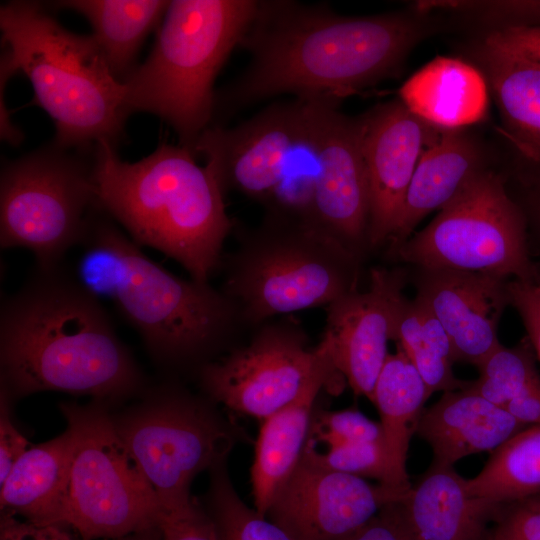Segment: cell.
Segmentation results:
<instances>
[{
	"label": "cell",
	"mask_w": 540,
	"mask_h": 540,
	"mask_svg": "<svg viewBox=\"0 0 540 540\" xmlns=\"http://www.w3.org/2000/svg\"><path fill=\"white\" fill-rule=\"evenodd\" d=\"M254 0H173L147 59L124 81L128 112L168 123L192 152L214 115L215 78L250 25Z\"/></svg>",
	"instance_id": "8992f818"
},
{
	"label": "cell",
	"mask_w": 540,
	"mask_h": 540,
	"mask_svg": "<svg viewBox=\"0 0 540 540\" xmlns=\"http://www.w3.org/2000/svg\"><path fill=\"white\" fill-rule=\"evenodd\" d=\"M424 31L399 14L344 17L325 5L258 1L239 44L250 62L215 93L212 125L281 94L340 104L392 76Z\"/></svg>",
	"instance_id": "6da1fadb"
},
{
	"label": "cell",
	"mask_w": 540,
	"mask_h": 540,
	"mask_svg": "<svg viewBox=\"0 0 540 540\" xmlns=\"http://www.w3.org/2000/svg\"><path fill=\"white\" fill-rule=\"evenodd\" d=\"M73 450L68 427L30 447L0 484L1 512L34 524L64 526Z\"/></svg>",
	"instance_id": "7402d4cb"
},
{
	"label": "cell",
	"mask_w": 540,
	"mask_h": 540,
	"mask_svg": "<svg viewBox=\"0 0 540 540\" xmlns=\"http://www.w3.org/2000/svg\"><path fill=\"white\" fill-rule=\"evenodd\" d=\"M399 100L433 126L459 130L485 117L488 90L482 73L474 66L438 56L403 83Z\"/></svg>",
	"instance_id": "603a6c76"
},
{
	"label": "cell",
	"mask_w": 540,
	"mask_h": 540,
	"mask_svg": "<svg viewBox=\"0 0 540 540\" xmlns=\"http://www.w3.org/2000/svg\"><path fill=\"white\" fill-rule=\"evenodd\" d=\"M503 408L525 426L540 425V375Z\"/></svg>",
	"instance_id": "b9f144b4"
},
{
	"label": "cell",
	"mask_w": 540,
	"mask_h": 540,
	"mask_svg": "<svg viewBox=\"0 0 540 540\" xmlns=\"http://www.w3.org/2000/svg\"><path fill=\"white\" fill-rule=\"evenodd\" d=\"M108 402L60 404L74 438L64 526L80 540L124 537L158 526L162 508L121 439Z\"/></svg>",
	"instance_id": "ba28073f"
},
{
	"label": "cell",
	"mask_w": 540,
	"mask_h": 540,
	"mask_svg": "<svg viewBox=\"0 0 540 540\" xmlns=\"http://www.w3.org/2000/svg\"><path fill=\"white\" fill-rule=\"evenodd\" d=\"M363 442H385L383 429L380 422L354 408L316 413L306 440L311 446L321 443L326 450Z\"/></svg>",
	"instance_id": "d6a6232c"
},
{
	"label": "cell",
	"mask_w": 540,
	"mask_h": 540,
	"mask_svg": "<svg viewBox=\"0 0 540 540\" xmlns=\"http://www.w3.org/2000/svg\"><path fill=\"white\" fill-rule=\"evenodd\" d=\"M527 426L506 409L465 389L444 392L425 408L416 434L433 452V463L453 466L469 455L499 447Z\"/></svg>",
	"instance_id": "d6986e66"
},
{
	"label": "cell",
	"mask_w": 540,
	"mask_h": 540,
	"mask_svg": "<svg viewBox=\"0 0 540 540\" xmlns=\"http://www.w3.org/2000/svg\"><path fill=\"white\" fill-rule=\"evenodd\" d=\"M170 1L163 0H65L58 9L83 15L115 77L124 83L138 66L137 55L146 36L159 27Z\"/></svg>",
	"instance_id": "4316f807"
},
{
	"label": "cell",
	"mask_w": 540,
	"mask_h": 540,
	"mask_svg": "<svg viewBox=\"0 0 540 540\" xmlns=\"http://www.w3.org/2000/svg\"><path fill=\"white\" fill-rule=\"evenodd\" d=\"M404 279L400 270L373 268L367 291L355 290L328 306L323 335L329 340L333 364L353 392L371 402L389 354Z\"/></svg>",
	"instance_id": "e0dca14e"
},
{
	"label": "cell",
	"mask_w": 540,
	"mask_h": 540,
	"mask_svg": "<svg viewBox=\"0 0 540 540\" xmlns=\"http://www.w3.org/2000/svg\"><path fill=\"white\" fill-rule=\"evenodd\" d=\"M308 101L316 160L311 223L360 259L369 247L370 194L359 118L341 113L339 103Z\"/></svg>",
	"instance_id": "5bb4252c"
},
{
	"label": "cell",
	"mask_w": 540,
	"mask_h": 540,
	"mask_svg": "<svg viewBox=\"0 0 540 540\" xmlns=\"http://www.w3.org/2000/svg\"><path fill=\"white\" fill-rule=\"evenodd\" d=\"M408 492L374 485L300 458L266 517L291 540H342L384 506L402 501Z\"/></svg>",
	"instance_id": "9a60e30c"
},
{
	"label": "cell",
	"mask_w": 540,
	"mask_h": 540,
	"mask_svg": "<svg viewBox=\"0 0 540 540\" xmlns=\"http://www.w3.org/2000/svg\"><path fill=\"white\" fill-rule=\"evenodd\" d=\"M483 168L479 149L459 130H443L422 155L407 189L394 233V248L429 213L445 207Z\"/></svg>",
	"instance_id": "cb8c5ba5"
},
{
	"label": "cell",
	"mask_w": 540,
	"mask_h": 540,
	"mask_svg": "<svg viewBox=\"0 0 540 540\" xmlns=\"http://www.w3.org/2000/svg\"><path fill=\"white\" fill-rule=\"evenodd\" d=\"M160 530L159 527H154L147 529L141 532L133 533L124 537L115 538V539H105V540H160Z\"/></svg>",
	"instance_id": "7bdbcfd3"
},
{
	"label": "cell",
	"mask_w": 540,
	"mask_h": 540,
	"mask_svg": "<svg viewBox=\"0 0 540 540\" xmlns=\"http://www.w3.org/2000/svg\"><path fill=\"white\" fill-rule=\"evenodd\" d=\"M81 246L74 278L99 301L115 305L157 362L199 363L201 368L245 328L236 305L222 290L169 272L103 211Z\"/></svg>",
	"instance_id": "3957f363"
},
{
	"label": "cell",
	"mask_w": 540,
	"mask_h": 540,
	"mask_svg": "<svg viewBox=\"0 0 540 540\" xmlns=\"http://www.w3.org/2000/svg\"><path fill=\"white\" fill-rule=\"evenodd\" d=\"M420 269L535 282L523 217L501 179L482 169L421 231L395 248Z\"/></svg>",
	"instance_id": "30bf717a"
},
{
	"label": "cell",
	"mask_w": 540,
	"mask_h": 540,
	"mask_svg": "<svg viewBox=\"0 0 540 540\" xmlns=\"http://www.w3.org/2000/svg\"><path fill=\"white\" fill-rule=\"evenodd\" d=\"M484 43L540 64V25L503 26L488 34Z\"/></svg>",
	"instance_id": "ab89813d"
},
{
	"label": "cell",
	"mask_w": 540,
	"mask_h": 540,
	"mask_svg": "<svg viewBox=\"0 0 540 540\" xmlns=\"http://www.w3.org/2000/svg\"><path fill=\"white\" fill-rule=\"evenodd\" d=\"M414 9L420 13L446 9L478 15L509 19L506 26L540 25V0L532 1H474V0H427L417 1Z\"/></svg>",
	"instance_id": "836d02e7"
},
{
	"label": "cell",
	"mask_w": 540,
	"mask_h": 540,
	"mask_svg": "<svg viewBox=\"0 0 540 540\" xmlns=\"http://www.w3.org/2000/svg\"><path fill=\"white\" fill-rule=\"evenodd\" d=\"M417 295L445 328L456 362L478 366L500 342L498 325L509 301L506 278L421 269Z\"/></svg>",
	"instance_id": "ac0fdd59"
},
{
	"label": "cell",
	"mask_w": 540,
	"mask_h": 540,
	"mask_svg": "<svg viewBox=\"0 0 540 540\" xmlns=\"http://www.w3.org/2000/svg\"><path fill=\"white\" fill-rule=\"evenodd\" d=\"M342 540H420L411 528L402 501L384 506L365 524Z\"/></svg>",
	"instance_id": "8d00e7d4"
},
{
	"label": "cell",
	"mask_w": 540,
	"mask_h": 540,
	"mask_svg": "<svg viewBox=\"0 0 540 540\" xmlns=\"http://www.w3.org/2000/svg\"><path fill=\"white\" fill-rule=\"evenodd\" d=\"M532 349L528 339L512 348L500 343L477 366L479 377L463 388L504 407L539 375Z\"/></svg>",
	"instance_id": "4dcf8cb0"
},
{
	"label": "cell",
	"mask_w": 540,
	"mask_h": 540,
	"mask_svg": "<svg viewBox=\"0 0 540 540\" xmlns=\"http://www.w3.org/2000/svg\"><path fill=\"white\" fill-rule=\"evenodd\" d=\"M430 396L419 372L397 346L395 353L388 354L379 373L372 403L380 415L396 482L406 492L412 487L406 469L409 444Z\"/></svg>",
	"instance_id": "484cf974"
},
{
	"label": "cell",
	"mask_w": 540,
	"mask_h": 540,
	"mask_svg": "<svg viewBox=\"0 0 540 540\" xmlns=\"http://www.w3.org/2000/svg\"><path fill=\"white\" fill-rule=\"evenodd\" d=\"M255 329L247 345L204 364L198 375L211 401L263 421L304 390L327 343L322 337L308 348L307 335L291 321L266 322Z\"/></svg>",
	"instance_id": "7c38bea8"
},
{
	"label": "cell",
	"mask_w": 540,
	"mask_h": 540,
	"mask_svg": "<svg viewBox=\"0 0 540 540\" xmlns=\"http://www.w3.org/2000/svg\"><path fill=\"white\" fill-rule=\"evenodd\" d=\"M113 419L162 511L189 503L195 476L225 462L237 439L236 428L174 386L155 388Z\"/></svg>",
	"instance_id": "8fae6325"
},
{
	"label": "cell",
	"mask_w": 540,
	"mask_h": 540,
	"mask_svg": "<svg viewBox=\"0 0 540 540\" xmlns=\"http://www.w3.org/2000/svg\"><path fill=\"white\" fill-rule=\"evenodd\" d=\"M52 144L3 165L0 244L33 253L37 269L60 266L101 211L93 163Z\"/></svg>",
	"instance_id": "9c48e42d"
},
{
	"label": "cell",
	"mask_w": 540,
	"mask_h": 540,
	"mask_svg": "<svg viewBox=\"0 0 540 540\" xmlns=\"http://www.w3.org/2000/svg\"><path fill=\"white\" fill-rule=\"evenodd\" d=\"M370 194L369 248L390 241L415 169L444 129L411 112L399 99L358 117Z\"/></svg>",
	"instance_id": "2e32d148"
},
{
	"label": "cell",
	"mask_w": 540,
	"mask_h": 540,
	"mask_svg": "<svg viewBox=\"0 0 540 540\" xmlns=\"http://www.w3.org/2000/svg\"><path fill=\"white\" fill-rule=\"evenodd\" d=\"M160 540H219L215 525L195 498L180 507L162 511Z\"/></svg>",
	"instance_id": "e575fe53"
},
{
	"label": "cell",
	"mask_w": 540,
	"mask_h": 540,
	"mask_svg": "<svg viewBox=\"0 0 540 540\" xmlns=\"http://www.w3.org/2000/svg\"><path fill=\"white\" fill-rule=\"evenodd\" d=\"M11 396L1 388L0 392V484L15 463L30 448L28 440L15 427L10 417Z\"/></svg>",
	"instance_id": "f35d334b"
},
{
	"label": "cell",
	"mask_w": 540,
	"mask_h": 540,
	"mask_svg": "<svg viewBox=\"0 0 540 540\" xmlns=\"http://www.w3.org/2000/svg\"><path fill=\"white\" fill-rule=\"evenodd\" d=\"M301 458L330 471L375 479L406 492L396 482L385 442L346 444L324 452L305 444Z\"/></svg>",
	"instance_id": "1f68e13d"
},
{
	"label": "cell",
	"mask_w": 540,
	"mask_h": 540,
	"mask_svg": "<svg viewBox=\"0 0 540 540\" xmlns=\"http://www.w3.org/2000/svg\"><path fill=\"white\" fill-rule=\"evenodd\" d=\"M360 259L311 222L266 212L226 260L222 291L245 328L357 290Z\"/></svg>",
	"instance_id": "52a82bcc"
},
{
	"label": "cell",
	"mask_w": 540,
	"mask_h": 540,
	"mask_svg": "<svg viewBox=\"0 0 540 540\" xmlns=\"http://www.w3.org/2000/svg\"><path fill=\"white\" fill-rule=\"evenodd\" d=\"M453 466L431 463L402 500L420 540H486L501 504L468 492Z\"/></svg>",
	"instance_id": "ffe728a7"
},
{
	"label": "cell",
	"mask_w": 540,
	"mask_h": 540,
	"mask_svg": "<svg viewBox=\"0 0 540 540\" xmlns=\"http://www.w3.org/2000/svg\"><path fill=\"white\" fill-rule=\"evenodd\" d=\"M523 501L540 507V492L538 494H536V495H533V496L523 500Z\"/></svg>",
	"instance_id": "ee69618b"
},
{
	"label": "cell",
	"mask_w": 540,
	"mask_h": 540,
	"mask_svg": "<svg viewBox=\"0 0 540 540\" xmlns=\"http://www.w3.org/2000/svg\"><path fill=\"white\" fill-rule=\"evenodd\" d=\"M304 390L291 403L262 421L251 468L254 509L266 516L282 485L300 461L320 389L338 373L332 360L330 343Z\"/></svg>",
	"instance_id": "44dd1931"
},
{
	"label": "cell",
	"mask_w": 540,
	"mask_h": 540,
	"mask_svg": "<svg viewBox=\"0 0 540 540\" xmlns=\"http://www.w3.org/2000/svg\"><path fill=\"white\" fill-rule=\"evenodd\" d=\"M310 138L309 101L272 103L234 127L211 125L193 146L224 194L234 190L266 206Z\"/></svg>",
	"instance_id": "4fadbf2b"
},
{
	"label": "cell",
	"mask_w": 540,
	"mask_h": 540,
	"mask_svg": "<svg viewBox=\"0 0 540 540\" xmlns=\"http://www.w3.org/2000/svg\"><path fill=\"white\" fill-rule=\"evenodd\" d=\"M510 303L517 309L528 340L540 360V285L535 282H508Z\"/></svg>",
	"instance_id": "74e56055"
},
{
	"label": "cell",
	"mask_w": 540,
	"mask_h": 540,
	"mask_svg": "<svg viewBox=\"0 0 540 540\" xmlns=\"http://www.w3.org/2000/svg\"><path fill=\"white\" fill-rule=\"evenodd\" d=\"M225 462L210 470L207 494L206 511L219 540H291L279 526L242 501L229 479Z\"/></svg>",
	"instance_id": "f546056e"
},
{
	"label": "cell",
	"mask_w": 540,
	"mask_h": 540,
	"mask_svg": "<svg viewBox=\"0 0 540 540\" xmlns=\"http://www.w3.org/2000/svg\"><path fill=\"white\" fill-rule=\"evenodd\" d=\"M61 525H39L1 512L0 540H76Z\"/></svg>",
	"instance_id": "60d3db41"
},
{
	"label": "cell",
	"mask_w": 540,
	"mask_h": 540,
	"mask_svg": "<svg viewBox=\"0 0 540 540\" xmlns=\"http://www.w3.org/2000/svg\"><path fill=\"white\" fill-rule=\"evenodd\" d=\"M486 540H540V507L525 501L502 505Z\"/></svg>",
	"instance_id": "d590c367"
},
{
	"label": "cell",
	"mask_w": 540,
	"mask_h": 540,
	"mask_svg": "<svg viewBox=\"0 0 540 540\" xmlns=\"http://www.w3.org/2000/svg\"><path fill=\"white\" fill-rule=\"evenodd\" d=\"M100 209L139 246L174 259L190 278L208 283L232 229L213 172L186 147L161 141L137 162L122 161L107 142L93 149Z\"/></svg>",
	"instance_id": "277c9868"
},
{
	"label": "cell",
	"mask_w": 540,
	"mask_h": 540,
	"mask_svg": "<svg viewBox=\"0 0 540 540\" xmlns=\"http://www.w3.org/2000/svg\"><path fill=\"white\" fill-rule=\"evenodd\" d=\"M2 56L27 76L33 103L54 122V144L88 151L102 142L115 146L128 112L126 87L113 74L93 35L65 29L34 1L1 6Z\"/></svg>",
	"instance_id": "5b68a950"
},
{
	"label": "cell",
	"mask_w": 540,
	"mask_h": 540,
	"mask_svg": "<svg viewBox=\"0 0 540 540\" xmlns=\"http://www.w3.org/2000/svg\"><path fill=\"white\" fill-rule=\"evenodd\" d=\"M0 371L12 399L58 391L110 403L145 386L101 302L61 266L37 269L3 302Z\"/></svg>",
	"instance_id": "7a4b0ae2"
},
{
	"label": "cell",
	"mask_w": 540,
	"mask_h": 540,
	"mask_svg": "<svg viewBox=\"0 0 540 540\" xmlns=\"http://www.w3.org/2000/svg\"><path fill=\"white\" fill-rule=\"evenodd\" d=\"M479 57L509 138L540 163V64L484 42Z\"/></svg>",
	"instance_id": "d4e9b609"
},
{
	"label": "cell",
	"mask_w": 540,
	"mask_h": 540,
	"mask_svg": "<svg viewBox=\"0 0 540 540\" xmlns=\"http://www.w3.org/2000/svg\"><path fill=\"white\" fill-rule=\"evenodd\" d=\"M490 453L466 480L471 495L505 505L540 492V425L523 428Z\"/></svg>",
	"instance_id": "f1b7e54d"
},
{
	"label": "cell",
	"mask_w": 540,
	"mask_h": 540,
	"mask_svg": "<svg viewBox=\"0 0 540 540\" xmlns=\"http://www.w3.org/2000/svg\"><path fill=\"white\" fill-rule=\"evenodd\" d=\"M392 341L405 352L431 395L464 387L466 381L452 370L456 359L445 328L418 297L409 300L403 295L399 300Z\"/></svg>",
	"instance_id": "83f0119b"
}]
</instances>
